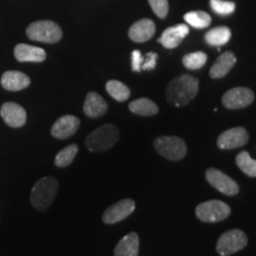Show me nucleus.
Returning <instances> with one entry per match:
<instances>
[{
    "instance_id": "1",
    "label": "nucleus",
    "mask_w": 256,
    "mask_h": 256,
    "mask_svg": "<svg viewBox=\"0 0 256 256\" xmlns=\"http://www.w3.org/2000/svg\"><path fill=\"white\" fill-rule=\"evenodd\" d=\"M200 90V81L190 75H182L174 78L166 90L168 104L174 107H184L196 98Z\"/></svg>"
},
{
    "instance_id": "2",
    "label": "nucleus",
    "mask_w": 256,
    "mask_h": 256,
    "mask_svg": "<svg viewBox=\"0 0 256 256\" xmlns=\"http://www.w3.org/2000/svg\"><path fill=\"white\" fill-rule=\"evenodd\" d=\"M60 184L57 179L44 177L40 179L31 191V204L38 211H46L57 196Z\"/></svg>"
},
{
    "instance_id": "3",
    "label": "nucleus",
    "mask_w": 256,
    "mask_h": 256,
    "mask_svg": "<svg viewBox=\"0 0 256 256\" xmlns=\"http://www.w3.org/2000/svg\"><path fill=\"white\" fill-rule=\"evenodd\" d=\"M120 132L114 124H104L89 134L86 139V146L92 153L104 152L110 150L119 142Z\"/></svg>"
},
{
    "instance_id": "4",
    "label": "nucleus",
    "mask_w": 256,
    "mask_h": 256,
    "mask_svg": "<svg viewBox=\"0 0 256 256\" xmlns=\"http://www.w3.org/2000/svg\"><path fill=\"white\" fill-rule=\"evenodd\" d=\"M28 37L31 40L46 44H56L62 40L63 32L58 24L51 20H40L32 23L26 30Z\"/></svg>"
},
{
    "instance_id": "5",
    "label": "nucleus",
    "mask_w": 256,
    "mask_h": 256,
    "mask_svg": "<svg viewBox=\"0 0 256 256\" xmlns=\"http://www.w3.org/2000/svg\"><path fill=\"white\" fill-rule=\"evenodd\" d=\"M154 148L160 156L171 162L184 159L188 153V146L178 136H159L154 140Z\"/></svg>"
},
{
    "instance_id": "6",
    "label": "nucleus",
    "mask_w": 256,
    "mask_h": 256,
    "mask_svg": "<svg viewBox=\"0 0 256 256\" xmlns=\"http://www.w3.org/2000/svg\"><path fill=\"white\" fill-rule=\"evenodd\" d=\"M232 214L228 204L220 200H208L200 204L196 209L198 220L204 223H217L226 220Z\"/></svg>"
},
{
    "instance_id": "7",
    "label": "nucleus",
    "mask_w": 256,
    "mask_h": 256,
    "mask_svg": "<svg viewBox=\"0 0 256 256\" xmlns=\"http://www.w3.org/2000/svg\"><path fill=\"white\" fill-rule=\"evenodd\" d=\"M248 238L242 230L234 229L224 232L217 242L216 250L220 256H230L247 247Z\"/></svg>"
},
{
    "instance_id": "8",
    "label": "nucleus",
    "mask_w": 256,
    "mask_h": 256,
    "mask_svg": "<svg viewBox=\"0 0 256 256\" xmlns=\"http://www.w3.org/2000/svg\"><path fill=\"white\" fill-rule=\"evenodd\" d=\"M255 95L252 90L249 88L244 87H238L230 89L229 92H226L224 94L222 102L223 106L226 110H243V108L249 107L252 102H254Z\"/></svg>"
},
{
    "instance_id": "9",
    "label": "nucleus",
    "mask_w": 256,
    "mask_h": 256,
    "mask_svg": "<svg viewBox=\"0 0 256 256\" xmlns=\"http://www.w3.org/2000/svg\"><path fill=\"white\" fill-rule=\"evenodd\" d=\"M206 180L220 194L226 196H236L240 192V188L235 180H232L229 176H226L220 170L209 168L206 174Z\"/></svg>"
},
{
    "instance_id": "10",
    "label": "nucleus",
    "mask_w": 256,
    "mask_h": 256,
    "mask_svg": "<svg viewBox=\"0 0 256 256\" xmlns=\"http://www.w3.org/2000/svg\"><path fill=\"white\" fill-rule=\"evenodd\" d=\"M248 142V130L243 127H235L220 134L217 140V145L220 150H236L247 145Z\"/></svg>"
},
{
    "instance_id": "11",
    "label": "nucleus",
    "mask_w": 256,
    "mask_h": 256,
    "mask_svg": "<svg viewBox=\"0 0 256 256\" xmlns=\"http://www.w3.org/2000/svg\"><path fill=\"white\" fill-rule=\"evenodd\" d=\"M136 202L133 200H124L118 202L116 204L108 208L104 211L102 220L106 224H115L121 220H126L128 216H130L136 211Z\"/></svg>"
},
{
    "instance_id": "12",
    "label": "nucleus",
    "mask_w": 256,
    "mask_h": 256,
    "mask_svg": "<svg viewBox=\"0 0 256 256\" xmlns=\"http://www.w3.org/2000/svg\"><path fill=\"white\" fill-rule=\"evenodd\" d=\"M0 115L8 126L12 128H20L25 126L28 121L26 110L22 106L14 102H6L0 110Z\"/></svg>"
},
{
    "instance_id": "13",
    "label": "nucleus",
    "mask_w": 256,
    "mask_h": 256,
    "mask_svg": "<svg viewBox=\"0 0 256 256\" xmlns=\"http://www.w3.org/2000/svg\"><path fill=\"white\" fill-rule=\"evenodd\" d=\"M80 124H81V121L78 118L74 115H64L60 118L51 128V134L58 140H66L78 132Z\"/></svg>"
},
{
    "instance_id": "14",
    "label": "nucleus",
    "mask_w": 256,
    "mask_h": 256,
    "mask_svg": "<svg viewBox=\"0 0 256 256\" xmlns=\"http://www.w3.org/2000/svg\"><path fill=\"white\" fill-rule=\"evenodd\" d=\"M188 34H190V28L188 25H176V26L166 28L162 37L159 38V43L166 49H176L183 43V40L188 37Z\"/></svg>"
},
{
    "instance_id": "15",
    "label": "nucleus",
    "mask_w": 256,
    "mask_h": 256,
    "mask_svg": "<svg viewBox=\"0 0 256 256\" xmlns=\"http://www.w3.org/2000/svg\"><path fill=\"white\" fill-rule=\"evenodd\" d=\"M156 34V24L151 19H140L130 26L128 37L134 43H146Z\"/></svg>"
},
{
    "instance_id": "16",
    "label": "nucleus",
    "mask_w": 256,
    "mask_h": 256,
    "mask_svg": "<svg viewBox=\"0 0 256 256\" xmlns=\"http://www.w3.org/2000/svg\"><path fill=\"white\" fill-rule=\"evenodd\" d=\"M14 57L18 62L22 63H42L46 60V52L40 48L28 46V44H18L14 48Z\"/></svg>"
},
{
    "instance_id": "17",
    "label": "nucleus",
    "mask_w": 256,
    "mask_h": 256,
    "mask_svg": "<svg viewBox=\"0 0 256 256\" xmlns=\"http://www.w3.org/2000/svg\"><path fill=\"white\" fill-rule=\"evenodd\" d=\"M83 112L87 116L92 119H98V118L104 116L108 112V104L104 100L101 95L98 92H89L86 98L84 106H83Z\"/></svg>"
},
{
    "instance_id": "18",
    "label": "nucleus",
    "mask_w": 256,
    "mask_h": 256,
    "mask_svg": "<svg viewBox=\"0 0 256 256\" xmlns=\"http://www.w3.org/2000/svg\"><path fill=\"white\" fill-rule=\"evenodd\" d=\"M236 62H238V58L234 55L232 51H226V52H223L217 60L211 66L210 69V76L211 78H226V75L230 72L234 66H235Z\"/></svg>"
},
{
    "instance_id": "19",
    "label": "nucleus",
    "mask_w": 256,
    "mask_h": 256,
    "mask_svg": "<svg viewBox=\"0 0 256 256\" xmlns=\"http://www.w3.org/2000/svg\"><path fill=\"white\" fill-rule=\"evenodd\" d=\"M31 84L28 75L20 72H6L2 78V88L8 92H20Z\"/></svg>"
},
{
    "instance_id": "20",
    "label": "nucleus",
    "mask_w": 256,
    "mask_h": 256,
    "mask_svg": "<svg viewBox=\"0 0 256 256\" xmlns=\"http://www.w3.org/2000/svg\"><path fill=\"white\" fill-rule=\"evenodd\" d=\"M140 240L136 232H130L118 243L115 256H139Z\"/></svg>"
},
{
    "instance_id": "21",
    "label": "nucleus",
    "mask_w": 256,
    "mask_h": 256,
    "mask_svg": "<svg viewBox=\"0 0 256 256\" xmlns=\"http://www.w3.org/2000/svg\"><path fill=\"white\" fill-rule=\"evenodd\" d=\"M232 40V30L226 26H218L210 30L206 34V43L211 46L220 48L226 46Z\"/></svg>"
},
{
    "instance_id": "22",
    "label": "nucleus",
    "mask_w": 256,
    "mask_h": 256,
    "mask_svg": "<svg viewBox=\"0 0 256 256\" xmlns=\"http://www.w3.org/2000/svg\"><path fill=\"white\" fill-rule=\"evenodd\" d=\"M130 110L133 114L140 115V116H153V115L158 114L159 108L152 100L142 98L133 101L130 104Z\"/></svg>"
},
{
    "instance_id": "23",
    "label": "nucleus",
    "mask_w": 256,
    "mask_h": 256,
    "mask_svg": "<svg viewBox=\"0 0 256 256\" xmlns=\"http://www.w3.org/2000/svg\"><path fill=\"white\" fill-rule=\"evenodd\" d=\"M184 19L188 25L197 28V30H203V28H209L211 23H212V19H211L210 14L203 11L188 12V14L184 16Z\"/></svg>"
},
{
    "instance_id": "24",
    "label": "nucleus",
    "mask_w": 256,
    "mask_h": 256,
    "mask_svg": "<svg viewBox=\"0 0 256 256\" xmlns=\"http://www.w3.org/2000/svg\"><path fill=\"white\" fill-rule=\"evenodd\" d=\"M106 89L114 100L119 102L127 101L130 96V88L120 81H110L106 84Z\"/></svg>"
},
{
    "instance_id": "25",
    "label": "nucleus",
    "mask_w": 256,
    "mask_h": 256,
    "mask_svg": "<svg viewBox=\"0 0 256 256\" xmlns=\"http://www.w3.org/2000/svg\"><path fill=\"white\" fill-rule=\"evenodd\" d=\"M236 164L243 174L249 177L256 178V160L252 159L248 152L243 151L236 156Z\"/></svg>"
},
{
    "instance_id": "26",
    "label": "nucleus",
    "mask_w": 256,
    "mask_h": 256,
    "mask_svg": "<svg viewBox=\"0 0 256 256\" xmlns=\"http://www.w3.org/2000/svg\"><path fill=\"white\" fill-rule=\"evenodd\" d=\"M78 153V145H69L68 147L62 150L56 156L55 159V164L57 168H68L69 165L72 164V162L75 160L76 156Z\"/></svg>"
},
{
    "instance_id": "27",
    "label": "nucleus",
    "mask_w": 256,
    "mask_h": 256,
    "mask_svg": "<svg viewBox=\"0 0 256 256\" xmlns=\"http://www.w3.org/2000/svg\"><path fill=\"white\" fill-rule=\"evenodd\" d=\"M206 62H208V55L202 52V51L188 54V55H185L183 57L184 66L188 70L202 69L204 66H206Z\"/></svg>"
},
{
    "instance_id": "28",
    "label": "nucleus",
    "mask_w": 256,
    "mask_h": 256,
    "mask_svg": "<svg viewBox=\"0 0 256 256\" xmlns=\"http://www.w3.org/2000/svg\"><path fill=\"white\" fill-rule=\"evenodd\" d=\"M210 6L215 14L224 17L232 14L236 10L235 2H226V0H210Z\"/></svg>"
},
{
    "instance_id": "29",
    "label": "nucleus",
    "mask_w": 256,
    "mask_h": 256,
    "mask_svg": "<svg viewBox=\"0 0 256 256\" xmlns=\"http://www.w3.org/2000/svg\"><path fill=\"white\" fill-rule=\"evenodd\" d=\"M152 11L160 19H165L168 14V0H148Z\"/></svg>"
},
{
    "instance_id": "30",
    "label": "nucleus",
    "mask_w": 256,
    "mask_h": 256,
    "mask_svg": "<svg viewBox=\"0 0 256 256\" xmlns=\"http://www.w3.org/2000/svg\"><path fill=\"white\" fill-rule=\"evenodd\" d=\"M156 60H158V54L156 52L147 54V55H145V57H144L142 70H145V72H151V70L156 69Z\"/></svg>"
},
{
    "instance_id": "31",
    "label": "nucleus",
    "mask_w": 256,
    "mask_h": 256,
    "mask_svg": "<svg viewBox=\"0 0 256 256\" xmlns=\"http://www.w3.org/2000/svg\"><path fill=\"white\" fill-rule=\"evenodd\" d=\"M144 56L139 50H134L132 52V70L134 72H142Z\"/></svg>"
}]
</instances>
